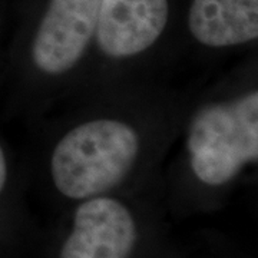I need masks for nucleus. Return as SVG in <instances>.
I'll list each match as a JSON object with an SVG mask.
<instances>
[{
	"label": "nucleus",
	"mask_w": 258,
	"mask_h": 258,
	"mask_svg": "<svg viewBox=\"0 0 258 258\" xmlns=\"http://www.w3.org/2000/svg\"><path fill=\"white\" fill-rule=\"evenodd\" d=\"M194 175L203 184H228L258 158V92L205 105L194 115L186 135Z\"/></svg>",
	"instance_id": "2"
},
{
	"label": "nucleus",
	"mask_w": 258,
	"mask_h": 258,
	"mask_svg": "<svg viewBox=\"0 0 258 258\" xmlns=\"http://www.w3.org/2000/svg\"><path fill=\"white\" fill-rule=\"evenodd\" d=\"M6 181H8V161H6L5 151L0 145V192L3 191Z\"/></svg>",
	"instance_id": "7"
},
{
	"label": "nucleus",
	"mask_w": 258,
	"mask_h": 258,
	"mask_svg": "<svg viewBox=\"0 0 258 258\" xmlns=\"http://www.w3.org/2000/svg\"><path fill=\"white\" fill-rule=\"evenodd\" d=\"M141 152V137L128 122L98 118L66 132L53 148L50 176L71 200L99 197L119 185Z\"/></svg>",
	"instance_id": "1"
},
{
	"label": "nucleus",
	"mask_w": 258,
	"mask_h": 258,
	"mask_svg": "<svg viewBox=\"0 0 258 258\" xmlns=\"http://www.w3.org/2000/svg\"><path fill=\"white\" fill-rule=\"evenodd\" d=\"M188 28L207 47L249 43L258 37V0H192Z\"/></svg>",
	"instance_id": "6"
},
{
	"label": "nucleus",
	"mask_w": 258,
	"mask_h": 258,
	"mask_svg": "<svg viewBox=\"0 0 258 258\" xmlns=\"http://www.w3.org/2000/svg\"><path fill=\"white\" fill-rule=\"evenodd\" d=\"M168 18V0H101L93 39L108 57H134L157 43Z\"/></svg>",
	"instance_id": "5"
},
{
	"label": "nucleus",
	"mask_w": 258,
	"mask_h": 258,
	"mask_svg": "<svg viewBox=\"0 0 258 258\" xmlns=\"http://www.w3.org/2000/svg\"><path fill=\"white\" fill-rule=\"evenodd\" d=\"M137 237L135 220L123 204L93 197L78 207L59 258H129Z\"/></svg>",
	"instance_id": "4"
},
{
	"label": "nucleus",
	"mask_w": 258,
	"mask_h": 258,
	"mask_svg": "<svg viewBox=\"0 0 258 258\" xmlns=\"http://www.w3.org/2000/svg\"><path fill=\"white\" fill-rule=\"evenodd\" d=\"M101 0H50L32 42L37 71L57 76L74 69L95 37Z\"/></svg>",
	"instance_id": "3"
}]
</instances>
